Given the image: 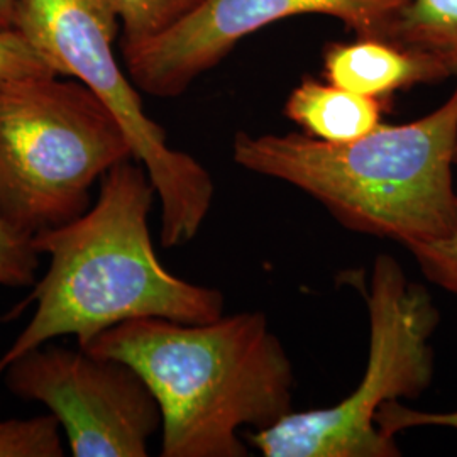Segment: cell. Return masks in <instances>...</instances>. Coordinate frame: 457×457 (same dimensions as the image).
I'll return each instance as SVG.
<instances>
[{
  "mask_svg": "<svg viewBox=\"0 0 457 457\" xmlns=\"http://www.w3.org/2000/svg\"><path fill=\"white\" fill-rule=\"evenodd\" d=\"M98 183L97 200L82 217L34 236L48 271L34 285L33 319L0 358V375L62 336L77 337L83 349L132 319L200 324L224 315L220 290L177 277L160 262L149 232L156 188L145 166L126 160Z\"/></svg>",
  "mask_w": 457,
  "mask_h": 457,
  "instance_id": "cell-1",
  "label": "cell"
},
{
  "mask_svg": "<svg viewBox=\"0 0 457 457\" xmlns=\"http://www.w3.org/2000/svg\"><path fill=\"white\" fill-rule=\"evenodd\" d=\"M87 353L129 364L162 411V456L245 457L239 430L294 410V366L262 312L188 324L132 319Z\"/></svg>",
  "mask_w": 457,
  "mask_h": 457,
  "instance_id": "cell-2",
  "label": "cell"
},
{
  "mask_svg": "<svg viewBox=\"0 0 457 457\" xmlns=\"http://www.w3.org/2000/svg\"><path fill=\"white\" fill-rule=\"evenodd\" d=\"M456 151L457 77L453 94L430 114L381 122L347 143L303 132H237L232 143L241 168L294 185L349 230L403 247L456 230Z\"/></svg>",
  "mask_w": 457,
  "mask_h": 457,
  "instance_id": "cell-3",
  "label": "cell"
},
{
  "mask_svg": "<svg viewBox=\"0 0 457 457\" xmlns=\"http://www.w3.org/2000/svg\"><path fill=\"white\" fill-rule=\"evenodd\" d=\"M131 145L82 82H0V212L37 236L92 207V188Z\"/></svg>",
  "mask_w": 457,
  "mask_h": 457,
  "instance_id": "cell-4",
  "label": "cell"
},
{
  "mask_svg": "<svg viewBox=\"0 0 457 457\" xmlns=\"http://www.w3.org/2000/svg\"><path fill=\"white\" fill-rule=\"evenodd\" d=\"M370 353L360 385L337 405L290 411L249 434L266 457H396L400 447L378 427L386 403L417 398L434 378L432 336L441 313L432 295L400 262L379 254L370 294Z\"/></svg>",
  "mask_w": 457,
  "mask_h": 457,
  "instance_id": "cell-5",
  "label": "cell"
},
{
  "mask_svg": "<svg viewBox=\"0 0 457 457\" xmlns=\"http://www.w3.org/2000/svg\"><path fill=\"white\" fill-rule=\"evenodd\" d=\"M17 29L54 73L82 82L114 115L145 166L162 204V245H188L212 207L211 173L194 156L168 145L114 54L119 17L109 0H17Z\"/></svg>",
  "mask_w": 457,
  "mask_h": 457,
  "instance_id": "cell-6",
  "label": "cell"
},
{
  "mask_svg": "<svg viewBox=\"0 0 457 457\" xmlns=\"http://www.w3.org/2000/svg\"><path fill=\"white\" fill-rule=\"evenodd\" d=\"M4 375L9 392L43 403L58 419L71 456L145 457L162 428L156 398L122 361L43 344Z\"/></svg>",
  "mask_w": 457,
  "mask_h": 457,
  "instance_id": "cell-7",
  "label": "cell"
},
{
  "mask_svg": "<svg viewBox=\"0 0 457 457\" xmlns=\"http://www.w3.org/2000/svg\"><path fill=\"white\" fill-rule=\"evenodd\" d=\"M409 0H200L162 33L124 45L132 83L153 97L181 96L239 41L298 16H328L356 36L386 37Z\"/></svg>",
  "mask_w": 457,
  "mask_h": 457,
  "instance_id": "cell-8",
  "label": "cell"
},
{
  "mask_svg": "<svg viewBox=\"0 0 457 457\" xmlns=\"http://www.w3.org/2000/svg\"><path fill=\"white\" fill-rule=\"evenodd\" d=\"M447 79V71L427 54L381 36H358L324 51V80L366 97L390 100L415 85Z\"/></svg>",
  "mask_w": 457,
  "mask_h": 457,
  "instance_id": "cell-9",
  "label": "cell"
},
{
  "mask_svg": "<svg viewBox=\"0 0 457 457\" xmlns=\"http://www.w3.org/2000/svg\"><path fill=\"white\" fill-rule=\"evenodd\" d=\"M388 100L366 97L327 80L303 79L285 102V115L303 134L326 143H347L376 129Z\"/></svg>",
  "mask_w": 457,
  "mask_h": 457,
  "instance_id": "cell-10",
  "label": "cell"
},
{
  "mask_svg": "<svg viewBox=\"0 0 457 457\" xmlns=\"http://www.w3.org/2000/svg\"><path fill=\"white\" fill-rule=\"evenodd\" d=\"M457 77V0H409L386 36Z\"/></svg>",
  "mask_w": 457,
  "mask_h": 457,
  "instance_id": "cell-11",
  "label": "cell"
},
{
  "mask_svg": "<svg viewBox=\"0 0 457 457\" xmlns=\"http://www.w3.org/2000/svg\"><path fill=\"white\" fill-rule=\"evenodd\" d=\"M60 427L53 413L33 419H0V457L65 456Z\"/></svg>",
  "mask_w": 457,
  "mask_h": 457,
  "instance_id": "cell-12",
  "label": "cell"
},
{
  "mask_svg": "<svg viewBox=\"0 0 457 457\" xmlns=\"http://www.w3.org/2000/svg\"><path fill=\"white\" fill-rule=\"evenodd\" d=\"M122 22L126 43L162 33L200 0H109Z\"/></svg>",
  "mask_w": 457,
  "mask_h": 457,
  "instance_id": "cell-13",
  "label": "cell"
},
{
  "mask_svg": "<svg viewBox=\"0 0 457 457\" xmlns=\"http://www.w3.org/2000/svg\"><path fill=\"white\" fill-rule=\"evenodd\" d=\"M39 256L34 237L12 226L0 212V285L7 288L34 287Z\"/></svg>",
  "mask_w": 457,
  "mask_h": 457,
  "instance_id": "cell-14",
  "label": "cell"
},
{
  "mask_svg": "<svg viewBox=\"0 0 457 457\" xmlns=\"http://www.w3.org/2000/svg\"><path fill=\"white\" fill-rule=\"evenodd\" d=\"M58 77L19 29L0 28V82Z\"/></svg>",
  "mask_w": 457,
  "mask_h": 457,
  "instance_id": "cell-15",
  "label": "cell"
},
{
  "mask_svg": "<svg viewBox=\"0 0 457 457\" xmlns=\"http://www.w3.org/2000/svg\"><path fill=\"white\" fill-rule=\"evenodd\" d=\"M424 277L457 296V228L449 236L405 247Z\"/></svg>",
  "mask_w": 457,
  "mask_h": 457,
  "instance_id": "cell-16",
  "label": "cell"
},
{
  "mask_svg": "<svg viewBox=\"0 0 457 457\" xmlns=\"http://www.w3.org/2000/svg\"><path fill=\"white\" fill-rule=\"evenodd\" d=\"M17 0H0V28H11L16 22Z\"/></svg>",
  "mask_w": 457,
  "mask_h": 457,
  "instance_id": "cell-17",
  "label": "cell"
},
{
  "mask_svg": "<svg viewBox=\"0 0 457 457\" xmlns=\"http://www.w3.org/2000/svg\"><path fill=\"white\" fill-rule=\"evenodd\" d=\"M456 166H457V151H456Z\"/></svg>",
  "mask_w": 457,
  "mask_h": 457,
  "instance_id": "cell-18",
  "label": "cell"
}]
</instances>
